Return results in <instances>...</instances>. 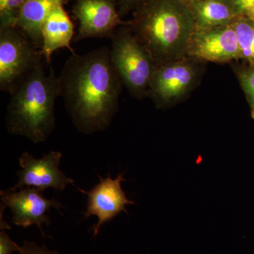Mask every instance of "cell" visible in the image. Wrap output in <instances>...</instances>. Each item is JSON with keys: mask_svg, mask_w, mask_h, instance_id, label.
<instances>
[{"mask_svg": "<svg viewBox=\"0 0 254 254\" xmlns=\"http://www.w3.org/2000/svg\"><path fill=\"white\" fill-rule=\"evenodd\" d=\"M72 12L79 23L75 42L110 38L118 28L128 24L122 20L118 0H74Z\"/></svg>", "mask_w": 254, "mask_h": 254, "instance_id": "cell-7", "label": "cell"}, {"mask_svg": "<svg viewBox=\"0 0 254 254\" xmlns=\"http://www.w3.org/2000/svg\"><path fill=\"white\" fill-rule=\"evenodd\" d=\"M195 62L187 57L157 66L148 95L158 108L174 104L194 88L200 75L199 66Z\"/></svg>", "mask_w": 254, "mask_h": 254, "instance_id": "cell-6", "label": "cell"}, {"mask_svg": "<svg viewBox=\"0 0 254 254\" xmlns=\"http://www.w3.org/2000/svg\"><path fill=\"white\" fill-rule=\"evenodd\" d=\"M232 26L236 32L240 48V60L254 66V22L245 16H237Z\"/></svg>", "mask_w": 254, "mask_h": 254, "instance_id": "cell-15", "label": "cell"}, {"mask_svg": "<svg viewBox=\"0 0 254 254\" xmlns=\"http://www.w3.org/2000/svg\"><path fill=\"white\" fill-rule=\"evenodd\" d=\"M244 16L248 18L249 19L252 20V21L254 22V6L252 7V9H249Z\"/></svg>", "mask_w": 254, "mask_h": 254, "instance_id": "cell-22", "label": "cell"}, {"mask_svg": "<svg viewBox=\"0 0 254 254\" xmlns=\"http://www.w3.org/2000/svg\"><path fill=\"white\" fill-rule=\"evenodd\" d=\"M148 0H118L119 13L121 17L133 13Z\"/></svg>", "mask_w": 254, "mask_h": 254, "instance_id": "cell-20", "label": "cell"}, {"mask_svg": "<svg viewBox=\"0 0 254 254\" xmlns=\"http://www.w3.org/2000/svg\"><path fill=\"white\" fill-rule=\"evenodd\" d=\"M1 205L9 208L12 213L11 223L18 227L28 228L36 225L43 236L46 237L42 225L50 224L48 215L52 208L60 210L63 208L61 203L55 199H48L43 190L32 187H25L16 190H1Z\"/></svg>", "mask_w": 254, "mask_h": 254, "instance_id": "cell-9", "label": "cell"}, {"mask_svg": "<svg viewBox=\"0 0 254 254\" xmlns=\"http://www.w3.org/2000/svg\"><path fill=\"white\" fill-rule=\"evenodd\" d=\"M100 182L91 190L86 191L78 188L80 191L87 195V207L84 219L95 215L98 222L92 228L93 237H96L104 224L110 222L122 212L128 213L126 205L134 204L128 199L122 187V182L125 181L124 173L120 174L116 179L110 175L106 178L99 176Z\"/></svg>", "mask_w": 254, "mask_h": 254, "instance_id": "cell-11", "label": "cell"}, {"mask_svg": "<svg viewBox=\"0 0 254 254\" xmlns=\"http://www.w3.org/2000/svg\"><path fill=\"white\" fill-rule=\"evenodd\" d=\"M187 57L215 63L240 60V48L232 24L196 28L190 39Z\"/></svg>", "mask_w": 254, "mask_h": 254, "instance_id": "cell-10", "label": "cell"}, {"mask_svg": "<svg viewBox=\"0 0 254 254\" xmlns=\"http://www.w3.org/2000/svg\"><path fill=\"white\" fill-rule=\"evenodd\" d=\"M127 26L157 66L187 58L195 30L194 18L185 0H148L133 11Z\"/></svg>", "mask_w": 254, "mask_h": 254, "instance_id": "cell-2", "label": "cell"}, {"mask_svg": "<svg viewBox=\"0 0 254 254\" xmlns=\"http://www.w3.org/2000/svg\"><path fill=\"white\" fill-rule=\"evenodd\" d=\"M41 62L13 92L7 106V131L34 143L46 141L55 128V104L60 96L54 70Z\"/></svg>", "mask_w": 254, "mask_h": 254, "instance_id": "cell-3", "label": "cell"}, {"mask_svg": "<svg viewBox=\"0 0 254 254\" xmlns=\"http://www.w3.org/2000/svg\"><path fill=\"white\" fill-rule=\"evenodd\" d=\"M26 0H0V29L16 27L18 15Z\"/></svg>", "mask_w": 254, "mask_h": 254, "instance_id": "cell-17", "label": "cell"}, {"mask_svg": "<svg viewBox=\"0 0 254 254\" xmlns=\"http://www.w3.org/2000/svg\"><path fill=\"white\" fill-rule=\"evenodd\" d=\"M127 25L118 28L110 38V59L130 94L142 98L148 95L157 64Z\"/></svg>", "mask_w": 254, "mask_h": 254, "instance_id": "cell-4", "label": "cell"}, {"mask_svg": "<svg viewBox=\"0 0 254 254\" xmlns=\"http://www.w3.org/2000/svg\"><path fill=\"white\" fill-rule=\"evenodd\" d=\"M185 1H187V2H188V1H191V0H185Z\"/></svg>", "mask_w": 254, "mask_h": 254, "instance_id": "cell-23", "label": "cell"}, {"mask_svg": "<svg viewBox=\"0 0 254 254\" xmlns=\"http://www.w3.org/2000/svg\"><path fill=\"white\" fill-rule=\"evenodd\" d=\"M18 253V254H59L56 251L48 250L45 245L39 246L36 245L35 242L28 240L23 241L21 250Z\"/></svg>", "mask_w": 254, "mask_h": 254, "instance_id": "cell-18", "label": "cell"}, {"mask_svg": "<svg viewBox=\"0 0 254 254\" xmlns=\"http://www.w3.org/2000/svg\"><path fill=\"white\" fill-rule=\"evenodd\" d=\"M41 53L50 64L52 55L61 48H67L74 53L71 46L74 35V26L64 4H58L48 15L41 28Z\"/></svg>", "mask_w": 254, "mask_h": 254, "instance_id": "cell-12", "label": "cell"}, {"mask_svg": "<svg viewBox=\"0 0 254 254\" xmlns=\"http://www.w3.org/2000/svg\"><path fill=\"white\" fill-rule=\"evenodd\" d=\"M63 154L61 152H48L41 158H36L26 151L18 159L20 168L16 175L17 183L9 189L16 190L25 187H32L43 190L53 189L63 191L73 180L60 170Z\"/></svg>", "mask_w": 254, "mask_h": 254, "instance_id": "cell-8", "label": "cell"}, {"mask_svg": "<svg viewBox=\"0 0 254 254\" xmlns=\"http://www.w3.org/2000/svg\"><path fill=\"white\" fill-rule=\"evenodd\" d=\"M233 3L237 16H244L254 6V0H233Z\"/></svg>", "mask_w": 254, "mask_h": 254, "instance_id": "cell-21", "label": "cell"}, {"mask_svg": "<svg viewBox=\"0 0 254 254\" xmlns=\"http://www.w3.org/2000/svg\"><path fill=\"white\" fill-rule=\"evenodd\" d=\"M58 81L60 96L78 131L92 134L110 127L124 85L108 47L83 55L71 53Z\"/></svg>", "mask_w": 254, "mask_h": 254, "instance_id": "cell-1", "label": "cell"}, {"mask_svg": "<svg viewBox=\"0 0 254 254\" xmlns=\"http://www.w3.org/2000/svg\"><path fill=\"white\" fill-rule=\"evenodd\" d=\"M21 247L15 243L10 238L9 235L4 230L0 232V254H12L14 252H19Z\"/></svg>", "mask_w": 254, "mask_h": 254, "instance_id": "cell-19", "label": "cell"}, {"mask_svg": "<svg viewBox=\"0 0 254 254\" xmlns=\"http://www.w3.org/2000/svg\"><path fill=\"white\" fill-rule=\"evenodd\" d=\"M235 71L245 92L246 98L250 106L251 115L254 119V66H235Z\"/></svg>", "mask_w": 254, "mask_h": 254, "instance_id": "cell-16", "label": "cell"}, {"mask_svg": "<svg viewBox=\"0 0 254 254\" xmlns=\"http://www.w3.org/2000/svg\"><path fill=\"white\" fill-rule=\"evenodd\" d=\"M70 0H26L23 5L16 27L38 48H42L41 28L48 15L58 4Z\"/></svg>", "mask_w": 254, "mask_h": 254, "instance_id": "cell-13", "label": "cell"}, {"mask_svg": "<svg viewBox=\"0 0 254 254\" xmlns=\"http://www.w3.org/2000/svg\"><path fill=\"white\" fill-rule=\"evenodd\" d=\"M187 4L196 28L226 26L237 17L233 0H191Z\"/></svg>", "mask_w": 254, "mask_h": 254, "instance_id": "cell-14", "label": "cell"}, {"mask_svg": "<svg viewBox=\"0 0 254 254\" xmlns=\"http://www.w3.org/2000/svg\"><path fill=\"white\" fill-rule=\"evenodd\" d=\"M45 60L41 50L16 27L0 29V90L11 94Z\"/></svg>", "mask_w": 254, "mask_h": 254, "instance_id": "cell-5", "label": "cell"}]
</instances>
